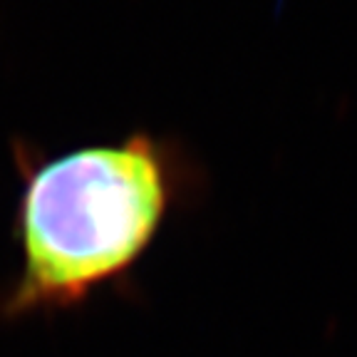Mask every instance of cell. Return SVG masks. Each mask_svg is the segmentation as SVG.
Here are the masks:
<instances>
[{
    "label": "cell",
    "instance_id": "cell-1",
    "mask_svg": "<svg viewBox=\"0 0 357 357\" xmlns=\"http://www.w3.org/2000/svg\"><path fill=\"white\" fill-rule=\"evenodd\" d=\"M167 199L162 146L142 132L40 164L20 208L30 288L77 296L117 273L151 238Z\"/></svg>",
    "mask_w": 357,
    "mask_h": 357
}]
</instances>
